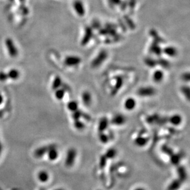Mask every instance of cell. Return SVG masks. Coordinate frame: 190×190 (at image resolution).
I'll return each instance as SVG.
<instances>
[{
	"mask_svg": "<svg viewBox=\"0 0 190 190\" xmlns=\"http://www.w3.org/2000/svg\"><path fill=\"white\" fill-rule=\"evenodd\" d=\"M76 155L77 152L75 148H72L68 150L66 158H65V164L66 166V167H71L74 165L76 158Z\"/></svg>",
	"mask_w": 190,
	"mask_h": 190,
	"instance_id": "1",
	"label": "cell"
},
{
	"mask_svg": "<svg viewBox=\"0 0 190 190\" xmlns=\"http://www.w3.org/2000/svg\"><path fill=\"white\" fill-rule=\"evenodd\" d=\"M5 44L9 56L12 57H16L18 55V50L16 45L11 38H7L5 41Z\"/></svg>",
	"mask_w": 190,
	"mask_h": 190,
	"instance_id": "2",
	"label": "cell"
},
{
	"mask_svg": "<svg viewBox=\"0 0 190 190\" xmlns=\"http://www.w3.org/2000/svg\"><path fill=\"white\" fill-rule=\"evenodd\" d=\"M156 93V90L153 87H143L140 88L137 94L140 97H151L155 95Z\"/></svg>",
	"mask_w": 190,
	"mask_h": 190,
	"instance_id": "3",
	"label": "cell"
},
{
	"mask_svg": "<svg viewBox=\"0 0 190 190\" xmlns=\"http://www.w3.org/2000/svg\"><path fill=\"white\" fill-rule=\"evenodd\" d=\"M54 147H56V145H54V144H51V145H49L47 146L40 147L35 150L34 155L37 158H41L46 153H47L48 152V151L50 149Z\"/></svg>",
	"mask_w": 190,
	"mask_h": 190,
	"instance_id": "4",
	"label": "cell"
},
{
	"mask_svg": "<svg viewBox=\"0 0 190 190\" xmlns=\"http://www.w3.org/2000/svg\"><path fill=\"white\" fill-rule=\"evenodd\" d=\"M126 122V117L123 115L117 114L111 120V123L115 126H122Z\"/></svg>",
	"mask_w": 190,
	"mask_h": 190,
	"instance_id": "5",
	"label": "cell"
},
{
	"mask_svg": "<svg viewBox=\"0 0 190 190\" xmlns=\"http://www.w3.org/2000/svg\"><path fill=\"white\" fill-rule=\"evenodd\" d=\"M137 105V102L133 98L129 97L127 99L124 103V107L127 111H132L133 110Z\"/></svg>",
	"mask_w": 190,
	"mask_h": 190,
	"instance_id": "6",
	"label": "cell"
},
{
	"mask_svg": "<svg viewBox=\"0 0 190 190\" xmlns=\"http://www.w3.org/2000/svg\"><path fill=\"white\" fill-rule=\"evenodd\" d=\"M149 138L146 137H143L142 135H139L134 140L135 145L139 147H143L145 146L149 142Z\"/></svg>",
	"mask_w": 190,
	"mask_h": 190,
	"instance_id": "7",
	"label": "cell"
},
{
	"mask_svg": "<svg viewBox=\"0 0 190 190\" xmlns=\"http://www.w3.org/2000/svg\"><path fill=\"white\" fill-rule=\"evenodd\" d=\"M73 7L76 13H78L80 16H83V14H84L85 9H84V6L81 1H79V0H76L73 3Z\"/></svg>",
	"mask_w": 190,
	"mask_h": 190,
	"instance_id": "8",
	"label": "cell"
},
{
	"mask_svg": "<svg viewBox=\"0 0 190 190\" xmlns=\"http://www.w3.org/2000/svg\"><path fill=\"white\" fill-rule=\"evenodd\" d=\"M168 122H169L173 126H179L182 122V117L180 115H174L168 119Z\"/></svg>",
	"mask_w": 190,
	"mask_h": 190,
	"instance_id": "9",
	"label": "cell"
},
{
	"mask_svg": "<svg viewBox=\"0 0 190 190\" xmlns=\"http://www.w3.org/2000/svg\"><path fill=\"white\" fill-rule=\"evenodd\" d=\"M108 124H109V121L107 117H102L99 121V127H98V130H99V133L103 132L104 131L108 128Z\"/></svg>",
	"mask_w": 190,
	"mask_h": 190,
	"instance_id": "10",
	"label": "cell"
},
{
	"mask_svg": "<svg viewBox=\"0 0 190 190\" xmlns=\"http://www.w3.org/2000/svg\"><path fill=\"white\" fill-rule=\"evenodd\" d=\"M176 171H177L179 179L181 182L185 181L187 179V173L186 171V169L184 167H183L181 166H179L177 167V169H176Z\"/></svg>",
	"mask_w": 190,
	"mask_h": 190,
	"instance_id": "11",
	"label": "cell"
},
{
	"mask_svg": "<svg viewBox=\"0 0 190 190\" xmlns=\"http://www.w3.org/2000/svg\"><path fill=\"white\" fill-rule=\"evenodd\" d=\"M81 99L84 105L89 106L92 102V96L89 92L85 91L82 94Z\"/></svg>",
	"mask_w": 190,
	"mask_h": 190,
	"instance_id": "12",
	"label": "cell"
},
{
	"mask_svg": "<svg viewBox=\"0 0 190 190\" xmlns=\"http://www.w3.org/2000/svg\"><path fill=\"white\" fill-rule=\"evenodd\" d=\"M164 76V75L163 71L158 70L154 72L153 75V79L156 83H160L163 80Z\"/></svg>",
	"mask_w": 190,
	"mask_h": 190,
	"instance_id": "13",
	"label": "cell"
},
{
	"mask_svg": "<svg viewBox=\"0 0 190 190\" xmlns=\"http://www.w3.org/2000/svg\"><path fill=\"white\" fill-rule=\"evenodd\" d=\"M48 158L51 161H55L58 158V152L56 149V147L50 149L48 151Z\"/></svg>",
	"mask_w": 190,
	"mask_h": 190,
	"instance_id": "14",
	"label": "cell"
},
{
	"mask_svg": "<svg viewBox=\"0 0 190 190\" xmlns=\"http://www.w3.org/2000/svg\"><path fill=\"white\" fill-rule=\"evenodd\" d=\"M78 62V58L76 57L73 56H69L66 57L65 60V63L68 66H75L79 63Z\"/></svg>",
	"mask_w": 190,
	"mask_h": 190,
	"instance_id": "15",
	"label": "cell"
},
{
	"mask_svg": "<svg viewBox=\"0 0 190 190\" xmlns=\"http://www.w3.org/2000/svg\"><path fill=\"white\" fill-rule=\"evenodd\" d=\"M181 183L179 179L173 180L169 185L167 190H178L181 185Z\"/></svg>",
	"mask_w": 190,
	"mask_h": 190,
	"instance_id": "16",
	"label": "cell"
},
{
	"mask_svg": "<svg viewBox=\"0 0 190 190\" xmlns=\"http://www.w3.org/2000/svg\"><path fill=\"white\" fill-rule=\"evenodd\" d=\"M7 75L8 78H10V79L12 80H16L19 79V76H20V73H19V71L16 69L10 70Z\"/></svg>",
	"mask_w": 190,
	"mask_h": 190,
	"instance_id": "17",
	"label": "cell"
},
{
	"mask_svg": "<svg viewBox=\"0 0 190 190\" xmlns=\"http://www.w3.org/2000/svg\"><path fill=\"white\" fill-rule=\"evenodd\" d=\"M170 162L174 166H178L181 159V155L180 154H173L170 156Z\"/></svg>",
	"mask_w": 190,
	"mask_h": 190,
	"instance_id": "18",
	"label": "cell"
},
{
	"mask_svg": "<svg viewBox=\"0 0 190 190\" xmlns=\"http://www.w3.org/2000/svg\"><path fill=\"white\" fill-rule=\"evenodd\" d=\"M38 179L41 182L45 183L48 181L49 179V174L46 171H41L38 174Z\"/></svg>",
	"mask_w": 190,
	"mask_h": 190,
	"instance_id": "19",
	"label": "cell"
},
{
	"mask_svg": "<svg viewBox=\"0 0 190 190\" xmlns=\"http://www.w3.org/2000/svg\"><path fill=\"white\" fill-rule=\"evenodd\" d=\"M117 155V151L115 148H110L108 149L106 153L105 154V156L108 159H111L115 158Z\"/></svg>",
	"mask_w": 190,
	"mask_h": 190,
	"instance_id": "20",
	"label": "cell"
},
{
	"mask_svg": "<svg viewBox=\"0 0 190 190\" xmlns=\"http://www.w3.org/2000/svg\"><path fill=\"white\" fill-rule=\"evenodd\" d=\"M62 85V80L60 76H56L55 79L53 81V84H52V89L53 90H57V89H59V88Z\"/></svg>",
	"mask_w": 190,
	"mask_h": 190,
	"instance_id": "21",
	"label": "cell"
},
{
	"mask_svg": "<svg viewBox=\"0 0 190 190\" xmlns=\"http://www.w3.org/2000/svg\"><path fill=\"white\" fill-rule=\"evenodd\" d=\"M67 108L71 112H74L78 110V103L75 100L70 101L67 104Z\"/></svg>",
	"mask_w": 190,
	"mask_h": 190,
	"instance_id": "22",
	"label": "cell"
},
{
	"mask_svg": "<svg viewBox=\"0 0 190 190\" xmlns=\"http://www.w3.org/2000/svg\"><path fill=\"white\" fill-rule=\"evenodd\" d=\"M65 91L63 89H57L56 90L55 93V97L56 99L58 100H61L63 99L64 95H65Z\"/></svg>",
	"mask_w": 190,
	"mask_h": 190,
	"instance_id": "23",
	"label": "cell"
},
{
	"mask_svg": "<svg viewBox=\"0 0 190 190\" xmlns=\"http://www.w3.org/2000/svg\"><path fill=\"white\" fill-rule=\"evenodd\" d=\"M99 139L101 143H102L103 144H106L108 142V141L110 140V137H109V135H108L106 134H105L104 132H100V133H99Z\"/></svg>",
	"mask_w": 190,
	"mask_h": 190,
	"instance_id": "24",
	"label": "cell"
},
{
	"mask_svg": "<svg viewBox=\"0 0 190 190\" xmlns=\"http://www.w3.org/2000/svg\"><path fill=\"white\" fill-rule=\"evenodd\" d=\"M161 150L164 153H165L166 154L168 155L169 156H170L174 154V152H173L172 149L166 145H164L162 147Z\"/></svg>",
	"mask_w": 190,
	"mask_h": 190,
	"instance_id": "25",
	"label": "cell"
},
{
	"mask_svg": "<svg viewBox=\"0 0 190 190\" xmlns=\"http://www.w3.org/2000/svg\"><path fill=\"white\" fill-rule=\"evenodd\" d=\"M166 50V51L165 54H166L169 56H171V57L175 56L176 55V54H177V51H176V49L175 48H173L171 46L167 48Z\"/></svg>",
	"mask_w": 190,
	"mask_h": 190,
	"instance_id": "26",
	"label": "cell"
},
{
	"mask_svg": "<svg viewBox=\"0 0 190 190\" xmlns=\"http://www.w3.org/2000/svg\"><path fill=\"white\" fill-rule=\"evenodd\" d=\"M182 94L184 95L186 99L189 101L190 99V90L188 86H183L181 89Z\"/></svg>",
	"mask_w": 190,
	"mask_h": 190,
	"instance_id": "27",
	"label": "cell"
},
{
	"mask_svg": "<svg viewBox=\"0 0 190 190\" xmlns=\"http://www.w3.org/2000/svg\"><path fill=\"white\" fill-rule=\"evenodd\" d=\"M107 159H108L106 158V156H105V154L100 156V160H99V167L101 169H103L106 167L107 163Z\"/></svg>",
	"mask_w": 190,
	"mask_h": 190,
	"instance_id": "28",
	"label": "cell"
},
{
	"mask_svg": "<svg viewBox=\"0 0 190 190\" xmlns=\"http://www.w3.org/2000/svg\"><path fill=\"white\" fill-rule=\"evenodd\" d=\"M83 113V111H82L81 110H80L79 109L77 110L76 111L73 112V114H72V115H71L72 118L73 119L74 121L80 120L81 117H82Z\"/></svg>",
	"mask_w": 190,
	"mask_h": 190,
	"instance_id": "29",
	"label": "cell"
},
{
	"mask_svg": "<svg viewBox=\"0 0 190 190\" xmlns=\"http://www.w3.org/2000/svg\"><path fill=\"white\" fill-rule=\"evenodd\" d=\"M122 84H123V82H122V79H117V83H116V86L115 87V89L113 90V93H112L113 95H115L117 93V92L121 89V88L122 86Z\"/></svg>",
	"mask_w": 190,
	"mask_h": 190,
	"instance_id": "30",
	"label": "cell"
},
{
	"mask_svg": "<svg viewBox=\"0 0 190 190\" xmlns=\"http://www.w3.org/2000/svg\"><path fill=\"white\" fill-rule=\"evenodd\" d=\"M74 126L78 130H82L85 127V124L80 120L74 121Z\"/></svg>",
	"mask_w": 190,
	"mask_h": 190,
	"instance_id": "31",
	"label": "cell"
},
{
	"mask_svg": "<svg viewBox=\"0 0 190 190\" xmlns=\"http://www.w3.org/2000/svg\"><path fill=\"white\" fill-rule=\"evenodd\" d=\"M8 79V75L3 71H0V81L3 82Z\"/></svg>",
	"mask_w": 190,
	"mask_h": 190,
	"instance_id": "32",
	"label": "cell"
},
{
	"mask_svg": "<svg viewBox=\"0 0 190 190\" xmlns=\"http://www.w3.org/2000/svg\"><path fill=\"white\" fill-rule=\"evenodd\" d=\"M182 79L183 81L188 82L189 81V74L188 73H185L184 75H183Z\"/></svg>",
	"mask_w": 190,
	"mask_h": 190,
	"instance_id": "33",
	"label": "cell"
},
{
	"mask_svg": "<svg viewBox=\"0 0 190 190\" xmlns=\"http://www.w3.org/2000/svg\"><path fill=\"white\" fill-rule=\"evenodd\" d=\"M83 119H84L85 120H86V121H90L91 120V117L90 116L87 114V113H83V115H82V117Z\"/></svg>",
	"mask_w": 190,
	"mask_h": 190,
	"instance_id": "34",
	"label": "cell"
},
{
	"mask_svg": "<svg viewBox=\"0 0 190 190\" xmlns=\"http://www.w3.org/2000/svg\"><path fill=\"white\" fill-rule=\"evenodd\" d=\"M147 121L149 123V124H152L154 122V119H153V116H149L147 117Z\"/></svg>",
	"mask_w": 190,
	"mask_h": 190,
	"instance_id": "35",
	"label": "cell"
},
{
	"mask_svg": "<svg viewBox=\"0 0 190 190\" xmlns=\"http://www.w3.org/2000/svg\"><path fill=\"white\" fill-rule=\"evenodd\" d=\"M3 97L1 95V94H0V105L3 103Z\"/></svg>",
	"mask_w": 190,
	"mask_h": 190,
	"instance_id": "36",
	"label": "cell"
},
{
	"mask_svg": "<svg viewBox=\"0 0 190 190\" xmlns=\"http://www.w3.org/2000/svg\"><path fill=\"white\" fill-rule=\"evenodd\" d=\"M134 190H145V189L143 188H137L135 189Z\"/></svg>",
	"mask_w": 190,
	"mask_h": 190,
	"instance_id": "37",
	"label": "cell"
},
{
	"mask_svg": "<svg viewBox=\"0 0 190 190\" xmlns=\"http://www.w3.org/2000/svg\"><path fill=\"white\" fill-rule=\"evenodd\" d=\"M1 151H2V145H1V143L0 142V155H1Z\"/></svg>",
	"mask_w": 190,
	"mask_h": 190,
	"instance_id": "38",
	"label": "cell"
},
{
	"mask_svg": "<svg viewBox=\"0 0 190 190\" xmlns=\"http://www.w3.org/2000/svg\"><path fill=\"white\" fill-rule=\"evenodd\" d=\"M54 190H64V189H61V188H58V189H54Z\"/></svg>",
	"mask_w": 190,
	"mask_h": 190,
	"instance_id": "39",
	"label": "cell"
},
{
	"mask_svg": "<svg viewBox=\"0 0 190 190\" xmlns=\"http://www.w3.org/2000/svg\"><path fill=\"white\" fill-rule=\"evenodd\" d=\"M19 1H20L21 3H23L25 1V0H19Z\"/></svg>",
	"mask_w": 190,
	"mask_h": 190,
	"instance_id": "40",
	"label": "cell"
},
{
	"mask_svg": "<svg viewBox=\"0 0 190 190\" xmlns=\"http://www.w3.org/2000/svg\"><path fill=\"white\" fill-rule=\"evenodd\" d=\"M40 190H45L44 189H40Z\"/></svg>",
	"mask_w": 190,
	"mask_h": 190,
	"instance_id": "41",
	"label": "cell"
}]
</instances>
